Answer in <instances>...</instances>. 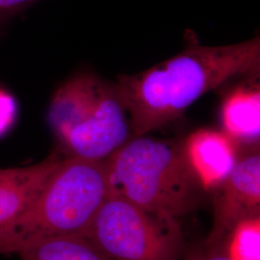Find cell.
<instances>
[{"mask_svg": "<svg viewBox=\"0 0 260 260\" xmlns=\"http://www.w3.org/2000/svg\"><path fill=\"white\" fill-rule=\"evenodd\" d=\"M259 36L238 44L206 47L193 39L180 53L115 84L134 136L176 121L201 96L232 77L258 72Z\"/></svg>", "mask_w": 260, "mask_h": 260, "instance_id": "6da1fadb", "label": "cell"}, {"mask_svg": "<svg viewBox=\"0 0 260 260\" xmlns=\"http://www.w3.org/2000/svg\"><path fill=\"white\" fill-rule=\"evenodd\" d=\"M223 131L235 142H255L260 135L259 85H242L226 95L222 105Z\"/></svg>", "mask_w": 260, "mask_h": 260, "instance_id": "9c48e42d", "label": "cell"}, {"mask_svg": "<svg viewBox=\"0 0 260 260\" xmlns=\"http://www.w3.org/2000/svg\"><path fill=\"white\" fill-rule=\"evenodd\" d=\"M6 16H7V14H3V13H0V22L2 21V19H4Z\"/></svg>", "mask_w": 260, "mask_h": 260, "instance_id": "9a60e30c", "label": "cell"}, {"mask_svg": "<svg viewBox=\"0 0 260 260\" xmlns=\"http://www.w3.org/2000/svg\"><path fill=\"white\" fill-rule=\"evenodd\" d=\"M84 237L111 260H179L184 247L179 220L110 194Z\"/></svg>", "mask_w": 260, "mask_h": 260, "instance_id": "5b68a950", "label": "cell"}, {"mask_svg": "<svg viewBox=\"0 0 260 260\" xmlns=\"http://www.w3.org/2000/svg\"><path fill=\"white\" fill-rule=\"evenodd\" d=\"M104 162L110 195L177 220L197 205L202 188L186 162L181 144L134 136Z\"/></svg>", "mask_w": 260, "mask_h": 260, "instance_id": "3957f363", "label": "cell"}, {"mask_svg": "<svg viewBox=\"0 0 260 260\" xmlns=\"http://www.w3.org/2000/svg\"><path fill=\"white\" fill-rule=\"evenodd\" d=\"M63 158L54 153L27 167L0 168V228L27 210Z\"/></svg>", "mask_w": 260, "mask_h": 260, "instance_id": "ba28073f", "label": "cell"}, {"mask_svg": "<svg viewBox=\"0 0 260 260\" xmlns=\"http://www.w3.org/2000/svg\"><path fill=\"white\" fill-rule=\"evenodd\" d=\"M194 260H232L226 253L222 254V253H217V254H212V255H208V256H204V257H200V258H196Z\"/></svg>", "mask_w": 260, "mask_h": 260, "instance_id": "5bb4252c", "label": "cell"}, {"mask_svg": "<svg viewBox=\"0 0 260 260\" xmlns=\"http://www.w3.org/2000/svg\"><path fill=\"white\" fill-rule=\"evenodd\" d=\"M19 254L21 260H111L89 239L79 235L47 238Z\"/></svg>", "mask_w": 260, "mask_h": 260, "instance_id": "30bf717a", "label": "cell"}, {"mask_svg": "<svg viewBox=\"0 0 260 260\" xmlns=\"http://www.w3.org/2000/svg\"><path fill=\"white\" fill-rule=\"evenodd\" d=\"M181 145L188 166L205 191L221 185L238 161L236 142L223 130H196Z\"/></svg>", "mask_w": 260, "mask_h": 260, "instance_id": "52a82bcc", "label": "cell"}, {"mask_svg": "<svg viewBox=\"0 0 260 260\" xmlns=\"http://www.w3.org/2000/svg\"><path fill=\"white\" fill-rule=\"evenodd\" d=\"M17 104L9 93L0 90V137L5 135L16 120Z\"/></svg>", "mask_w": 260, "mask_h": 260, "instance_id": "7c38bea8", "label": "cell"}, {"mask_svg": "<svg viewBox=\"0 0 260 260\" xmlns=\"http://www.w3.org/2000/svg\"><path fill=\"white\" fill-rule=\"evenodd\" d=\"M213 224L207 243L224 241L242 221L260 217V155L238 159L230 176L216 188Z\"/></svg>", "mask_w": 260, "mask_h": 260, "instance_id": "8992f818", "label": "cell"}, {"mask_svg": "<svg viewBox=\"0 0 260 260\" xmlns=\"http://www.w3.org/2000/svg\"><path fill=\"white\" fill-rule=\"evenodd\" d=\"M36 0H0V13L8 14Z\"/></svg>", "mask_w": 260, "mask_h": 260, "instance_id": "4fadbf2b", "label": "cell"}, {"mask_svg": "<svg viewBox=\"0 0 260 260\" xmlns=\"http://www.w3.org/2000/svg\"><path fill=\"white\" fill-rule=\"evenodd\" d=\"M109 196L104 160L64 157L34 203L0 228V255L56 236H85Z\"/></svg>", "mask_w": 260, "mask_h": 260, "instance_id": "7a4b0ae2", "label": "cell"}, {"mask_svg": "<svg viewBox=\"0 0 260 260\" xmlns=\"http://www.w3.org/2000/svg\"><path fill=\"white\" fill-rule=\"evenodd\" d=\"M48 121L67 157L105 160L128 141L127 112L116 90L92 74L76 75L56 92Z\"/></svg>", "mask_w": 260, "mask_h": 260, "instance_id": "277c9868", "label": "cell"}, {"mask_svg": "<svg viewBox=\"0 0 260 260\" xmlns=\"http://www.w3.org/2000/svg\"><path fill=\"white\" fill-rule=\"evenodd\" d=\"M232 260H260V217L238 223L226 238Z\"/></svg>", "mask_w": 260, "mask_h": 260, "instance_id": "8fae6325", "label": "cell"}]
</instances>
